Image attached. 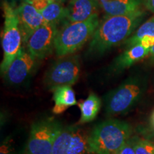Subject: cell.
<instances>
[{"mask_svg":"<svg viewBox=\"0 0 154 154\" xmlns=\"http://www.w3.org/2000/svg\"><path fill=\"white\" fill-rule=\"evenodd\" d=\"M124 44L127 48L136 44H141L150 49L154 46V16L140 25Z\"/></svg>","mask_w":154,"mask_h":154,"instance_id":"cell-14","label":"cell"},{"mask_svg":"<svg viewBox=\"0 0 154 154\" xmlns=\"http://www.w3.org/2000/svg\"><path fill=\"white\" fill-rule=\"evenodd\" d=\"M99 5L97 0H71L66 7L64 24L87 20L93 15L98 14Z\"/></svg>","mask_w":154,"mask_h":154,"instance_id":"cell-12","label":"cell"},{"mask_svg":"<svg viewBox=\"0 0 154 154\" xmlns=\"http://www.w3.org/2000/svg\"><path fill=\"white\" fill-rule=\"evenodd\" d=\"M37 59L22 47L16 59L3 75L6 83L10 86H19L32 76Z\"/></svg>","mask_w":154,"mask_h":154,"instance_id":"cell-9","label":"cell"},{"mask_svg":"<svg viewBox=\"0 0 154 154\" xmlns=\"http://www.w3.org/2000/svg\"><path fill=\"white\" fill-rule=\"evenodd\" d=\"M138 132L142 137L154 142V111L151 113L148 124L138 127Z\"/></svg>","mask_w":154,"mask_h":154,"instance_id":"cell-21","label":"cell"},{"mask_svg":"<svg viewBox=\"0 0 154 154\" xmlns=\"http://www.w3.org/2000/svg\"><path fill=\"white\" fill-rule=\"evenodd\" d=\"M143 5L148 10L154 13V0H143Z\"/></svg>","mask_w":154,"mask_h":154,"instance_id":"cell-25","label":"cell"},{"mask_svg":"<svg viewBox=\"0 0 154 154\" xmlns=\"http://www.w3.org/2000/svg\"><path fill=\"white\" fill-rule=\"evenodd\" d=\"M143 0H102L100 6L107 16H123L141 10Z\"/></svg>","mask_w":154,"mask_h":154,"instance_id":"cell-13","label":"cell"},{"mask_svg":"<svg viewBox=\"0 0 154 154\" xmlns=\"http://www.w3.org/2000/svg\"><path fill=\"white\" fill-rule=\"evenodd\" d=\"M80 71L79 56L61 57L48 68L43 79L44 84L51 91L60 86H72L79 78Z\"/></svg>","mask_w":154,"mask_h":154,"instance_id":"cell-7","label":"cell"},{"mask_svg":"<svg viewBox=\"0 0 154 154\" xmlns=\"http://www.w3.org/2000/svg\"><path fill=\"white\" fill-rule=\"evenodd\" d=\"M76 125L63 126L55 138L51 154H66Z\"/></svg>","mask_w":154,"mask_h":154,"instance_id":"cell-18","label":"cell"},{"mask_svg":"<svg viewBox=\"0 0 154 154\" xmlns=\"http://www.w3.org/2000/svg\"><path fill=\"white\" fill-rule=\"evenodd\" d=\"M4 27L2 38L3 59L0 65L1 74L4 75L22 49V36L19 25L16 9L7 2L3 3Z\"/></svg>","mask_w":154,"mask_h":154,"instance_id":"cell-5","label":"cell"},{"mask_svg":"<svg viewBox=\"0 0 154 154\" xmlns=\"http://www.w3.org/2000/svg\"><path fill=\"white\" fill-rule=\"evenodd\" d=\"M5 1L7 2H9V4H11V5L14 6V4L19 2H23L24 1V0H5Z\"/></svg>","mask_w":154,"mask_h":154,"instance_id":"cell-27","label":"cell"},{"mask_svg":"<svg viewBox=\"0 0 154 154\" xmlns=\"http://www.w3.org/2000/svg\"><path fill=\"white\" fill-rule=\"evenodd\" d=\"M113 154H136V152L131 143L128 140L124 146H121L120 149Z\"/></svg>","mask_w":154,"mask_h":154,"instance_id":"cell-24","label":"cell"},{"mask_svg":"<svg viewBox=\"0 0 154 154\" xmlns=\"http://www.w3.org/2000/svg\"><path fill=\"white\" fill-rule=\"evenodd\" d=\"M88 134L77 125L66 154H93L88 145Z\"/></svg>","mask_w":154,"mask_h":154,"instance_id":"cell-17","label":"cell"},{"mask_svg":"<svg viewBox=\"0 0 154 154\" xmlns=\"http://www.w3.org/2000/svg\"><path fill=\"white\" fill-rule=\"evenodd\" d=\"M146 86L145 79L134 76L108 92L103 97L106 116L113 117L128 113L141 99Z\"/></svg>","mask_w":154,"mask_h":154,"instance_id":"cell-3","label":"cell"},{"mask_svg":"<svg viewBox=\"0 0 154 154\" xmlns=\"http://www.w3.org/2000/svg\"><path fill=\"white\" fill-rule=\"evenodd\" d=\"M52 92L55 103L52 112L56 115L61 114L69 107L78 104L75 92L71 86H60L54 89Z\"/></svg>","mask_w":154,"mask_h":154,"instance_id":"cell-15","label":"cell"},{"mask_svg":"<svg viewBox=\"0 0 154 154\" xmlns=\"http://www.w3.org/2000/svg\"><path fill=\"white\" fill-rule=\"evenodd\" d=\"M129 140L136 154H154V142L151 140L138 136H132Z\"/></svg>","mask_w":154,"mask_h":154,"instance_id":"cell-20","label":"cell"},{"mask_svg":"<svg viewBox=\"0 0 154 154\" xmlns=\"http://www.w3.org/2000/svg\"><path fill=\"white\" fill-rule=\"evenodd\" d=\"M25 1H26V2H29V1H31V0H25Z\"/></svg>","mask_w":154,"mask_h":154,"instance_id":"cell-29","label":"cell"},{"mask_svg":"<svg viewBox=\"0 0 154 154\" xmlns=\"http://www.w3.org/2000/svg\"><path fill=\"white\" fill-rule=\"evenodd\" d=\"M133 128L126 121L109 119L96 124L88 134L93 154H113L132 136Z\"/></svg>","mask_w":154,"mask_h":154,"instance_id":"cell-2","label":"cell"},{"mask_svg":"<svg viewBox=\"0 0 154 154\" xmlns=\"http://www.w3.org/2000/svg\"><path fill=\"white\" fill-rule=\"evenodd\" d=\"M16 11L23 44H25L33 32L45 24V22L42 13L25 0L17 7Z\"/></svg>","mask_w":154,"mask_h":154,"instance_id":"cell-10","label":"cell"},{"mask_svg":"<svg viewBox=\"0 0 154 154\" xmlns=\"http://www.w3.org/2000/svg\"><path fill=\"white\" fill-rule=\"evenodd\" d=\"M58 26L45 23L29 36L26 45V50L37 60L47 57L54 49Z\"/></svg>","mask_w":154,"mask_h":154,"instance_id":"cell-8","label":"cell"},{"mask_svg":"<svg viewBox=\"0 0 154 154\" xmlns=\"http://www.w3.org/2000/svg\"><path fill=\"white\" fill-rule=\"evenodd\" d=\"M150 58H151V60L154 62V46H153L150 49V53H149Z\"/></svg>","mask_w":154,"mask_h":154,"instance_id":"cell-26","label":"cell"},{"mask_svg":"<svg viewBox=\"0 0 154 154\" xmlns=\"http://www.w3.org/2000/svg\"><path fill=\"white\" fill-rule=\"evenodd\" d=\"M54 1V0H31L28 2L33 5L38 11L42 12L44 9L47 8L48 6L51 2H53Z\"/></svg>","mask_w":154,"mask_h":154,"instance_id":"cell-23","label":"cell"},{"mask_svg":"<svg viewBox=\"0 0 154 154\" xmlns=\"http://www.w3.org/2000/svg\"><path fill=\"white\" fill-rule=\"evenodd\" d=\"M101 99L93 92L88 94L85 100L78 103L81 116L77 125H82L93 121L101 110Z\"/></svg>","mask_w":154,"mask_h":154,"instance_id":"cell-16","label":"cell"},{"mask_svg":"<svg viewBox=\"0 0 154 154\" xmlns=\"http://www.w3.org/2000/svg\"><path fill=\"white\" fill-rule=\"evenodd\" d=\"M99 14H94L82 22L62 25L55 39L54 50L57 56L73 54L91 38L99 24Z\"/></svg>","mask_w":154,"mask_h":154,"instance_id":"cell-4","label":"cell"},{"mask_svg":"<svg viewBox=\"0 0 154 154\" xmlns=\"http://www.w3.org/2000/svg\"><path fill=\"white\" fill-rule=\"evenodd\" d=\"M144 17L145 12L142 9L123 16H105L91 38L87 50L88 55L99 57L126 42Z\"/></svg>","mask_w":154,"mask_h":154,"instance_id":"cell-1","label":"cell"},{"mask_svg":"<svg viewBox=\"0 0 154 154\" xmlns=\"http://www.w3.org/2000/svg\"><path fill=\"white\" fill-rule=\"evenodd\" d=\"M0 154H21L13 146V140L11 137H7L2 142L0 146Z\"/></svg>","mask_w":154,"mask_h":154,"instance_id":"cell-22","label":"cell"},{"mask_svg":"<svg viewBox=\"0 0 154 154\" xmlns=\"http://www.w3.org/2000/svg\"><path fill=\"white\" fill-rule=\"evenodd\" d=\"M54 1L58 2L62 4V3H63V2H66V1H67V0H54Z\"/></svg>","mask_w":154,"mask_h":154,"instance_id":"cell-28","label":"cell"},{"mask_svg":"<svg viewBox=\"0 0 154 154\" xmlns=\"http://www.w3.org/2000/svg\"><path fill=\"white\" fill-rule=\"evenodd\" d=\"M44 22L47 24L59 25L60 23L63 24L66 20V7L62 4L54 1L42 11Z\"/></svg>","mask_w":154,"mask_h":154,"instance_id":"cell-19","label":"cell"},{"mask_svg":"<svg viewBox=\"0 0 154 154\" xmlns=\"http://www.w3.org/2000/svg\"><path fill=\"white\" fill-rule=\"evenodd\" d=\"M150 49V48L144 47L141 44H136L128 48V49L119 55L111 62L110 66L108 67V71L110 74H119L122 72L134 63L148 57L149 55Z\"/></svg>","mask_w":154,"mask_h":154,"instance_id":"cell-11","label":"cell"},{"mask_svg":"<svg viewBox=\"0 0 154 154\" xmlns=\"http://www.w3.org/2000/svg\"><path fill=\"white\" fill-rule=\"evenodd\" d=\"M54 117H45L34 121L30 128L24 154H51L55 138L63 128Z\"/></svg>","mask_w":154,"mask_h":154,"instance_id":"cell-6","label":"cell"},{"mask_svg":"<svg viewBox=\"0 0 154 154\" xmlns=\"http://www.w3.org/2000/svg\"><path fill=\"white\" fill-rule=\"evenodd\" d=\"M100 1H102V0H100Z\"/></svg>","mask_w":154,"mask_h":154,"instance_id":"cell-30","label":"cell"}]
</instances>
